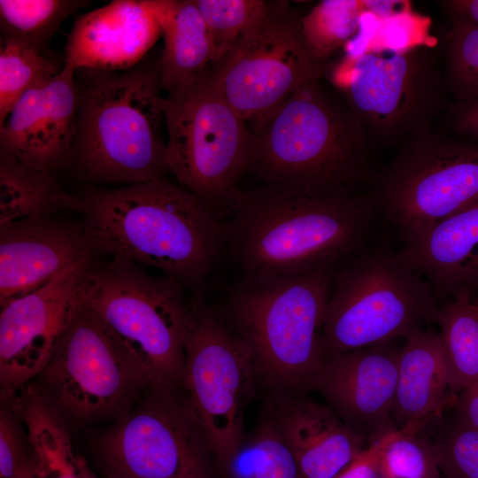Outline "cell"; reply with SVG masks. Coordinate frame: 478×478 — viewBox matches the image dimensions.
Listing matches in <instances>:
<instances>
[{
    "instance_id": "2",
    "label": "cell",
    "mask_w": 478,
    "mask_h": 478,
    "mask_svg": "<svg viewBox=\"0 0 478 478\" xmlns=\"http://www.w3.org/2000/svg\"><path fill=\"white\" fill-rule=\"evenodd\" d=\"M322 78L304 84L251 125L247 169L263 186L308 196L370 189L381 167L374 161L376 147Z\"/></svg>"
},
{
    "instance_id": "23",
    "label": "cell",
    "mask_w": 478,
    "mask_h": 478,
    "mask_svg": "<svg viewBox=\"0 0 478 478\" xmlns=\"http://www.w3.org/2000/svg\"><path fill=\"white\" fill-rule=\"evenodd\" d=\"M141 1L157 19L164 39L162 89L169 92L196 80L214 62V50L194 0Z\"/></svg>"
},
{
    "instance_id": "8",
    "label": "cell",
    "mask_w": 478,
    "mask_h": 478,
    "mask_svg": "<svg viewBox=\"0 0 478 478\" xmlns=\"http://www.w3.org/2000/svg\"><path fill=\"white\" fill-rule=\"evenodd\" d=\"M323 77L375 147L432 130L451 102L437 45L343 54L325 64Z\"/></svg>"
},
{
    "instance_id": "40",
    "label": "cell",
    "mask_w": 478,
    "mask_h": 478,
    "mask_svg": "<svg viewBox=\"0 0 478 478\" xmlns=\"http://www.w3.org/2000/svg\"><path fill=\"white\" fill-rule=\"evenodd\" d=\"M439 4L451 19H459L478 26V0L440 1Z\"/></svg>"
},
{
    "instance_id": "14",
    "label": "cell",
    "mask_w": 478,
    "mask_h": 478,
    "mask_svg": "<svg viewBox=\"0 0 478 478\" xmlns=\"http://www.w3.org/2000/svg\"><path fill=\"white\" fill-rule=\"evenodd\" d=\"M301 16L286 1H271L263 19L220 62L212 65L217 90L249 124L274 111L297 89L323 77L301 31Z\"/></svg>"
},
{
    "instance_id": "18",
    "label": "cell",
    "mask_w": 478,
    "mask_h": 478,
    "mask_svg": "<svg viewBox=\"0 0 478 478\" xmlns=\"http://www.w3.org/2000/svg\"><path fill=\"white\" fill-rule=\"evenodd\" d=\"M96 256L82 224L54 215L0 224V306Z\"/></svg>"
},
{
    "instance_id": "20",
    "label": "cell",
    "mask_w": 478,
    "mask_h": 478,
    "mask_svg": "<svg viewBox=\"0 0 478 478\" xmlns=\"http://www.w3.org/2000/svg\"><path fill=\"white\" fill-rule=\"evenodd\" d=\"M160 35L157 19L141 0H115L76 19L64 62L73 69L126 71L145 58Z\"/></svg>"
},
{
    "instance_id": "28",
    "label": "cell",
    "mask_w": 478,
    "mask_h": 478,
    "mask_svg": "<svg viewBox=\"0 0 478 478\" xmlns=\"http://www.w3.org/2000/svg\"><path fill=\"white\" fill-rule=\"evenodd\" d=\"M88 4L81 0H1V38L50 55V42L62 23Z\"/></svg>"
},
{
    "instance_id": "19",
    "label": "cell",
    "mask_w": 478,
    "mask_h": 478,
    "mask_svg": "<svg viewBox=\"0 0 478 478\" xmlns=\"http://www.w3.org/2000/svg\"><path fill=\"white\" fill-rule=\"evenodd\" d=\"M263 410L291 451L303 478H335L370 445L329 405L307 394H271Z\"/></svg>"
},
{
    "instance_id": "29",
    "label": "cell",
    "mask_w": 478,
    "mask_h": 478,
    "mask_svg": "<svg viewBox=\"0 0 478 478\" xmlns=\"http://www.w3.org/2000/svg\"><path fill=\"white\" fill-rule=\"evenodd\" d=\"M366 4L360 27L353 39L343 49V54L367 50H405L421 45L436 46L438 40L430 34L431 19L412 8L385 16L372 12Z\"/></svg>"
},
{
    "instance_id": "13",
    "label": "cell",
    "mask_w": 478,
    "mask_h": 478,
    "mask_svg": "<svg viewBox=\"0 0 478 478\" xmlns=\"http://www.w3.org/2000/svg\"><path fill=\"white\" fill-rule=\"evenodd\" d=\"M98 465L103 478H215L219 471L181 392L150 388L102 439Z\"/></svg>"
},
{
    "instance_id": "4",
    "label": "cell",
    "mask_w": 478,
    "mask_h": 478,
    "mask_svg": "<svg viewBox=\"0 0 478 478\" xmlns=\"http://www.w3.org/2000/svg\"><path fill=\"white\" fill-rule=\"evenodd\" d=\"M76 131L67 166L84 181L121 186L165 177L160 58L118 72L74 69Z\"/></svg>"
},
{
    "instance_id": "37",
    "label": "cell",
    "mask_w": 478,
    "mask_h": 478,
    "mask_svg": "<svg viewBox=\"0 0 478 478\" xmlns=\"http://www.w3.org/2000/svg\"><path fill=\"white\" fill-rule=\"evenodd\" d=\"M441 118L444 133L478 143V99L451 101Z\"/></svg>"
},
{
    "instance_id": "5",
    "label": "cell",
    "mask_w": 478,
    "mask_h": 478,
    "mask_svg": "<svg viewBox=\"0 0 478 478\" xmlns=\"http://www.w3.org/2000/svg\"><path fill=\"white\" fill-rule=\"evenodd\" d=\"M305 272L242 277L224 315L250 346L259 385L271 394H307L323 363L321 334L334 273Z\"/></svg>"
},
{
    "instance_id": "24",
    "label": "cell",
    "mask_w": 478,
    "mask_h": 478,
    "mask_svg": "<svg viewBox=\"0 0 478 478\" xmlns=\"http://www.w3.org/2000/svg\"><path fill=\"white\" fill-rule=\"evenodd\" d=\"M78 196L62 188L57 175L25 166L0 152V224L77 212Z\"/></svg>"
},
{
    "instance_id": "9",
    "label": "cell",
    "mask_w": 478,
    "mask_h": 478,
    "mask_svg": "<svg viewBox=\"0 0 478 478\" xmlns=\"http://www.w3.org/2000/svg\"><path fill=\"white\" fill-rule=\"evenodd\" d=\"M367 193L380 235L401 247L478 201V143L433 129L397 146Z\"/></svg>"
},
{
    "instance_id": "30",
    "label": "cell",
    "mask_w": 478,
    "mask_h": 478,
    "mask_svg": "<svg viewBox=\"0 0 478 478\" xmlns=\"http://www.w3.org/2000/svg\"><path fill=\"white\" fill-rule=\"evenodd\" d=\"M366 0H324L301 18V31L311 55L325 66L359 30Z\"/></svg>"
},
{
    "instance_id": "15",
    "label": "cell",
    "mask_w": 478,
    "mask_h": 478,
    "mask_svg": "<svg viewBox=\"0 0 478 478\" xmlns=\"http://www.w3.org/2000/svg\"><path fill=\"white\" fill-rule=\"evenodd\" d=\"M91 260L66 269L42 288L1 306L3 399H11L47 365L78 300L81 280Z\"/></svg>"
},
{
    "instance_id": "1",
    "label": "cell",
    "mask_w": 478,
    "mask_h": 478,
    "mask_svg": "<svg viewBox=\"0 0 478 478\" xmlns=\"http://www.w3.org/2000/svg\"><path fill=\"white\" fill-rule=\"evenodd\" d=\"M225 204V246L242 277L339 266L380 235L367 192L308 196L261 185L235 188Z\"/></svg>"
},
{
    "instance_id": "17",
    "label": "cell",
    "mask_w": 478,
    "mask_h": 478,
    "mask_svg": "<svg viewBox=\"0 0 478 478\" xmlns=\"http://www.w3.org/2000/svg\"><path fill=\"white\" fill-rule=\"evenodd\" d=\"M74 69L28 89L0 125V152L32 169L57 175L67 166L76 131Z\"/></svg>"
},
{
    "instance_id": "34",
    "label": "cell",
    "mask_w": 478,
    "mask_h": 478,
    "mask_svg": "<svg viewBox=\"0 0 478 478\" xmlns=\"http://www.w3.org/2000/svg\"><path fill=\"white\" fill-rule=\"evenodd\" d=\"M443 61L445 82L452 101L478 99V26L451 19Z\"/></svg>"
},
{
    "instance_id": "21",
    "label": "cell",
    "mask_w": 478,
    "mask_h": 478,
    "mask_svg": "<svg viewBox=\"0 0 478 478\" xmlns=\"http://www.w3.org/2000/svg\"><path fill=\"white\" fill-rule=\"evenodd\" d=\"M456 398L438 332L427 328L406 338L399 353L391 412L396 428L426 436Z\"/></svg>"
},
{
    "instance_id": "16",
    "label": "cell",
    "mask_w": 478,
    "mask_h": 478,
    "mask_svg": "<svg viewBox=\"0 0 478 478\" xmlns=\"http://www.w3.org/2000/svg\"><path fill=\"white\" fill-rule=\"evenodd\" d=\"M395 341L324 361L310 385V391L319 393L344 424L370 444L397 429L391 412L402 348Z\"/></svg>"
},
{
    "instance_id": "41",
    "label": "cell",
    "mask_w": 478,
    "mask_h": 478,
    "mask_svg": "<svg viewBox=\"0 0 478 478\" xmlns=\"http://www.w3.org/2000/svg\"><path fill=\"white\" fill-rule=\"evenodd\" d=\"M77 463H78L81 478H101L90 467L89 463L86 461V459L82 456L78 455Z\"/></svg>"
},
{
    "instance_id": "27",
    "label": "cell",
    "mask_w": 478,
    "mask_h": 478,
    "mask_svg": "<svg viewBox=\"0 0 478 478\" xmlns=\"http://www.w3.org/2000/svg\"><path fill=\"white\" fill-rule=\"evenodd\" d=\"M220 474L226 478H303L291 451L264 410Z\"/></svg>"
},
{
    "instance_id": "11",
    "label": "cell",
    "mask_w": 478,
    "mask_h": 478,
    "mask_svg": "<svg viewBox=\"0 0 478 478\" xmlns=\"http://www.w3.org/2000/svg\"><path fill=\"white\" fill-rule=\"evenodd\" d=\"M39 375V391L58 414L81 424L120 419L150 388L137 360L80 295Z\"/></svg>"
},
{
    "instance_id": "12",
    "label": "cell",
    "mask_w": 478,
    "mask_h": 478,
    "mask_svg": "<svg viewBox=\"0 0 478 478\" xmlns=\"http://www.w3.org/2000/svg\"><path fill=\"white\" fill-rule=\"evenodd\" d=\"M166 162L179 184L213 209L247 169L251 131L217 90L210 66L164 96Z\"/></svg>"
},
{
    "instance_id": "25",
    "label": "cell",
    "mask_w": 478,
    "mask_h": 478,
    "mask_svg": "<svg viewBox=\"0 0 478 478\" xmlns=\"http://www.w3.org/2000/svg\"><path fill=\"white\" fill-rule=\"evenodd\" d=\"M436 323L453 394L478 381V298L461 291L439 303Z\"/></svg>"
},
{
    "instance_id": "26",
    "label": "cell",
    "mask_w": 478,
    "mask_h": 478,
    "mask_svg": "<svg viewBox=\"0 0 478 478\" xmlns=\"http://www.w3.org/2000/svg\"><path fill=\"white\" fill-rule=\"evenodd\" d=\"M17 413L40 461L39 478H81L77 459L58 412L39 394H28Z\"/></svg>"
},
{
    "instance_id": "32",
    "label": "cell",
    "mask_w": 478,
    "mask_h": 478,
    "mask_svg": "<svg viewBox=\"0 0 478 478\" xmlns=\"http://www.w3.org/2000/svg\"><path fill=\"white\" fill-rule=\"evenodd\" d=\"M382 478H440L432 439L393 429L372 443Z\"/></svg>"
},
{
    "instance_id": "36",
    "label": "cell",
    "mask_w": 478,
    "mask_h": 478,
    "mask_svg": "<svg viewBox=\"0 0 478 478\" xmlns=\"http://www.w3.org/2000/svg\"><path fill=\"white\" fill-rule=\"evenodd\" d=\"M21 420L11 408L0 412V475L2 478H38L40 461Z\"/></svg>"
},
{
    "instance_id": "31",
    "label": "cell",
    "mask_w": 478,
    "mask_h": 478,
    "mask_svg": "<svg viewBox=\"0 0 478 478\" xmlns=\"http://www.w3.org/2000/svg\"><path fill=\"white\" fill-rule=\"evenodd\" d=\"M64 66L51 54H42L15 41L1 38L0 125L23 94L59 73Z\"/></svg>"
},
{
    "instance_id": "33",
    "label": "cell",
    "mask_w": 478,
    "mask_h": 478,
    "mask_svg": "<svg viewBox=\"0 0 478 478\" xmlns=\"http://www.w3.org/2000/svg\"><path fill=\"white\" fill-rule=\"evenodd\" d=\"M208 29L216 64L266 14L271 1L194 0Z\"/></svg>"
},
{
    "instance_id": "6",
    "label": "cell",
    "mask_w": 478,
    "mask_h": 478,
    "mask_svg": "<svg viewBox=\"0 0 478 478\" xmlns=\"http://www.w3.org/2000/svg\"><path fill=\"white\" fill-rule=\"evenodd\" d=\"M182 284L119 258L96 256L80 297L109 333L137 360L153 389L181 392L191 305Z\"/></svg>"
},
{
    "instance_id": "39",
    "label": "cell",
    "mask_w": 478,
    "mask_h": 478,
    "mask_svg": "<svg viewBox=\"0 0 478 478\" xmlns=\"http://www.w3.org/2000/svg\"><path fill=\"white\" fill-rule=\"evenodd\" d=\"M452 409L478 430V381L458 394Z\"/></svg>"
},
{
    "instance_id": "35",
    "label": "cell",
    "mask_w": 478,
    "mask_h": 478,
    "mask_svg": "<svg viewBox=\"0 0 478 478\" xmlns=\"http://www.w3.org/2000/svg\"><path fill=\"white\" fill-rule=\"evenodd\" d=\"M452 411L431 438L440 471L446 478H478V430Z\"/></svg>"
},
{
    "instance_id": "38",
    "label": "cell",
    "mask_w": 478,
    "mask_h": 478,
    "mask_svg": "<svg viewBox=\"0 0 478 478\" xmlns=\"http://www.w3.org/2000/svg\"><path fill=\"white\" fill-rule=\"evenodd\" d=\"M335 478H382L373 444Z\"/></svg>"
},
{
    "instance_id": "3",
    "label": "cell",
    "mask_w": 478,
    "mask_h": 478,
    "mask_svg": "<svg viewBox=\"0 0 478 478\" xmlns=\"http://www.w3.org/2000/svg\"><path fill=\"white\" fill-rule=\"evenodd\" d=\"M77 196L97 255L156 268L182 285L201 284L225 245L214 209L165 177Z\"/></svg>"
},
{
    "instance_id": "22",
    "label": "cell",
    "mask_w": 478,
    "mask_h": 478,
    "mask_svg": "<svg viewBox=\"0 0 478 478\" xmlns=\"http://www.w3.org/2000/svg\"><path fill=\"white\" fill-rule=\"evenodd\" d=\"M430 284L439 303L461 291L478 292V201L397 247Z\"/></svg>"
},
{
    "instance_id": "7",
    "label": "cell",
    "mask_w": 478,
    "mask_h": 478,
    "mask_svg": "<svg viewBox=\"0 0 478 478\" xmlns=\"http://www.w3.org/2000/svg\"><path fill=\"white\" fill-rule=\"evenodd\" d=\"M438 311L428 281L379 235L335 270L321 334L323 362L406 339L436 323Z\"/></svg>"
},
{
    "instance_id": "10",
    "label": "cell",
    "mask_w": 478,
    "mask_h": 478,
    "mask_svg": "<svg viewBox=\"0 0 478 478\" xmlns=\"http://www.w3.org/2000/svg\"><path fill=\"white\" fill-rule=\"evenodd\" d=\"M181 394L219 472L241 443L245 412L259 386L252 351L222 310L191 301Z\"/></svg>"
}]
</instances>
